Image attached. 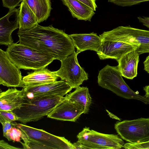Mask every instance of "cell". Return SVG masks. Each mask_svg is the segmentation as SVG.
Segmentation results:
<instances>
[{
  "mask_svg": "<svg viewBox=\"0 0 149 149\" xmlns=\"http://www.w3.org/2000/svg\"><path fill=\"white\" fill-rule=\"evenodd\" d=\"M84 109L65 97L47 115L48 118L58 120L75 122L82 113Z\"/></svg>",
  "mask_w": 149,
  "mask_h": 149,
  "instance_id": "4fadbf2b",
  "label": "cell"
},
{
  "mask_svg": "<svg viewBox=\"0 0 149 149\" xmlns=\"http://www.w3.org/2000/svg\"><path fill=\"white\" fill-rule=\"evenodd\" d=\"M19 43L50 56L60 61L75 52L69 35L63 30L38 24L29 31H18Z\"/></svg>",
  "mask_w": 149,
  "mask_h": 149,
  "instance_id": "6da1fadb",
  "label": "cell"
},
{
  "mask_svg": "<svg viewBox=\"0 0 149 149\" xmlns=\"http://www.w3.org/2000/svg\"><path fill=\"white\" fill-rule=\"evenodd\" d=\"M24 90H18L15 88L0 91V110L13 111L20 108L24 100Z\"/></svg>",
  "mask_w": 149,
  "mask_h": 149,
  "instance_id": "2e32d148",
  "label": "cell"
},
{
  "mask_svg": "<svg viewBox=\"0 0 149 149\" xmlns=\"http://www.w3.org/2000/svg\"><path fill=\"white\" fill-rule=\"evenodd\" d=\"M3 6L8 8L9 9L15 8L16 7L20 6V2L23 0H1Z\"/></svg>",
  "mask_w": 149,
  "mask_h": 149,
  "instance_id": "4316f807",
  "label": "cell"
},
{
  "mask_svg": "<svg viewBox=\"0 0 149 149\" xmlns=\"http://www.w3.org/2000/svg\"><path fill=\"white\" fill-rule=\"evenodd\" d=\"M24 98H30L35 96L56 95L63 97L72 88L65 81H59L32 86H25Z\"/></svg>",
  "mask_w": 149,
  "mask_h": 149,
  "instance_id": "8fae6325",
  "label": "cell"
},
{
  "mask_svg": "<svg viewBox=\"0 0 149 149\" xmlns=\"http://www.w3.org/2000/svg\"><path fill=\"white\" fill-rule=\"evenodd\" d=\"M118 66L107 64L100 71L97 78L98 85L117 95L127 99H135L149 104V98L132 90L124 80Z\"/></svg>",
  "mask_w": 149,
  "mask_h": 149,
  "instance_id": "5b68a950",
  "label": "cell"
},
{
  "mask_svg": "<svg viewBox=\"0 0 149 149\" xmlns=\"http://www.w3.org/2000/svg\"><path fill=\"white\" fill-rule=\"evenodd\" d=\"M3 127V135L4 136L7 132L15 126V123L6 120H0Z\"/></svg>",
  "mask_w": 149,
  "mask_h": 149,
  "instance_id": "83f0119b",
  "label": "cell"
},
{
  "mask_svg": "<svg viewBox=\"0 0 149 149\" xmlns=\"http://www.w3.org/2000/svg\"><path fill=\"white\" fill-rule=\"evenodd\" d=\"M58 77L55 71H51L45 68L35 70L23 78L25 86H32L57 81Z\"/></svg>",
  "mask_w": 149,
  "mask_h": 149,
  "instance_id": "ac0fdd59",
  "label": "cell"
},
{
  "mask_svg": "<svg viewBox=\"0 0 149 149\" xmlns=\"http://www.w3.org/2000/svg\"><path fill=\"white\" fill-rule=\"evenodd\" d=\"M109 2L122 6H130L142 2L149 1V0H108Z\"/></svg>",
  "mask_w": 149,
  "mask_h": 149,
  "instance_id": "cb8c5ba5",
  "label": "cell"
},
{
  "mask_svg": "<svg viewBox=\"0 0 149 149\" xmlns=\"http://www.w3.org/2000/svg\"><path fill=\"white\" fill-rule=\"evenodd\" d=\"M23 132L20 143L25 149H75L73 144L64 137L56 136L42 129L15 123Z\"/></svg>",
  "mask_w": 149,
  "mask_h": 149,
  "instance_id": "7a4b0ae2",
  "label": "cell"
},
{
  "mask_svg": "<svg viewBox=\"0 0 149 149\" xmlns=\"http://www.w3.org/2000/svg\"><path fill=\"white\" fill-rule=\"evenodd\" d=\"M19 118V117L13 111L0 110V120L13 122L18 121Z\"/></svg>",
  "mask_w": 149,
  "mask_h": 149,
  "instance_id": "d4e9b609",
  "label": "cell"
},
{
  "mask_svg": "<svg viewBox=\"0 0 149 149\" xmlns=\"http://www.w3.org/2000/svg\"><path fill=\"white\" fill-rule=\"evenodd\" d=\"M85 4H86L94 11H95L97 6L95 0H79Z\"/></svg>",
  "mask_w": 149,
  "mask_h": 149,
  "instance_id": "f1b7e54d",
  "label": "cell"
},
{
  "mask_svg": "<svg viewBox=\"0 0 149 149\" xmlns=\"http://www.w3.org/2000/svg\"><path fill=\"white\" fill-rule=\"evenodd\" d=\"M0 148L6 149H20L9 145L3 140H1L0 141Z\"/></svg>",
  "mask_w": 149,
  "mask_h": 149,
  "instance_id": "f546056e",
  "label": "cell"
},
{
  "mask_svg": "<svg viewBox=\"0 0 149 149\" xmlns=\"http://www.w3.org/2000/svg\"><path fill=\"white\" fill-rule=\"evenodd\" d=\"M143 89L146 93L144 96L146 97L149 98V85L144 87Z\"/></svg>",
  "mask_w": 149,
  "mask_h": 149,
  "instance_id": "d6a6232c",
  "label": "cell"
},
{
  "mask_svg": "<svg viewBox=\"0 0 149 149\" xmlns=\"http://www.w3.org/2000/svg\"><path fill=\"white\" fill-rule=\"evenodd\" d=\"M37 17L38 23L46 20L52 9L50 0H23Z\"/></svg>",
  "mask_w": 149,
  "mask_h": 149,
  "instance_id": "7402d4cb",
  "label": "cell"
},
{
  "mask_svg": "<svg viewBox=\"0 0 149 149\" xmlns=\"http://www.w3.org/2000/svg\"><path fill=\"white\" fill-rule=\"evenodd\" d=\"M139 55L134 50L126 54L117 61V66L122 76L132 79L137 76Z\"/></svg>",
  "mask_w": 149,
  "mask_h": 149,
  "instance_id": "e0dca14e",
  "label": "cell"
},
{
  "mask_svg": "<svg viewBox=\"0 0 149 149\" xmlns=\"http://www.w3.org/2000/svg\"><path fill=\"white\" fill-rule=\"evenodd\" d=\"M77 138L82 149H120L123 148L125 144L117 135L102 133L86 127L78 134Z\"/></svg>",
  "mask_w": 149,
  "mask_h": 149,
  "instance_id": "52a82bcc",
  "label": "cell"
},
{
  "mask_svg": "<svg viewBox=\"0 0 149 149\" xmlns=\"http://www.w3.org/2000/svg\"><path fill=\"white\" fill-rule=\"evenodd\" d=\"M65 97L73 102L78 104L84 109V113H87L92 102V98L87 87L76 88L73 92L67 94Z\"/></svg>",
  "mask_w": 149,
  "mask_h": 149,
  "instance_id": "44dd1931",
  "label": "cell"
},
{
  "mask_svg": "<svg viewBox=\"0 0 149 149\" xmlns=\"http://www.w3.org/2000/svg\"><path fill=\"white\" fill-rule=\"evenodd\" d=\"M65 97L43 95L24 98L19 108L13 111L19 118L18 121L23 124L38 121L47 115Z\"/></svg>",
  "mask_w": 149,
  "mask_h": 149,
  "instance_id": "3957f363",
  "label": "cell"
},
{
  "mask_svg": "<svg viewBox=\"0 0 149 149\" xmlns=\"http://www.w3.org/2000/svg\"><path fill=\"white\" fill-rule=\"evenodd\" d=\"M77 49L76 53L86 50L98 52L102 43V39L97 33L74 34L69 35Z\"/></svg>",
  "mask_w": 149,
  "mask_h": 149,
  "instance_id": "9a60e30c",
  "label": "cell"
},
{
  "mask_svg": "<svg viewBox=\"0 0 149 149\" xmlns=\"http://www.w3.org/2000/svg\"><path fill=\"white\" fill-rule=\"evenodd\" d=\"M114 127L121 138L129 143L149 141V118L118 122Z\"/></svg>",
  "mask_w": 149,
  "mask_h": 149,
  "instance_id": "ba28073f",
  "label": "cell"
},
{
  "mask_svg": "<svg viewBox=\"0 0 149 149\" xmlns=\"http://www.w3.org/2000/svg\"><path fill=\"white\" fill-rule=\"evenodd\" d=\"M17 42L8 46L6 52L10 60L19 69H40L55 60L49 55Z\"/></svg>",
  "mask_w": 149,
  "mask_h": 149,
  "instance_id": "277c9868",
  "label": "cell"
},
{
  "mask_svg": "<svg viewBox=\"0 0 149 149\" xmlns=\"http://www.w3.org/2000/svg\"><path fill=\"white\" fill-rule=\"evenodd\" d=\"M22 132L19 128L15 126L8 130L3 136L6 138L9 141H13L20 142V138Z\"/></svg>",
  "mask_w": 149,
  "mask_h": 149,
  "instance_id": "603a6c76",
  "label": "cell"
},
{
  "mask_svg": "<svg viewBox=\"0 0 149 149\" xmlns=\"http://www.w3.org/2000/svg\"><path fill=\"white\" fill-rule=\"evenodd\" d=\"M99 36L103 40L124 42L138 47L136 50L140 55L149 53V30L134 28L130 26H118L104 32Z\"/></svg>",
  "mask_w": 149,
  "mask_h": 149,
  "instance_id": "8992f818",
  "label": "cell"
},
{
  "mask_svg": "<svg viewBox=\"0 0 149 149\" xmlns=\"http://www.w3.org/2000/svg\"><path fill=\"white\" fill-rule=\"evenodd\" d=\"M19 8L9 9L8 13L0 19V45H10L13 42V32L19 28Z\"/></svg>",
  "mask_w": 149,
  "mask_h": 149,
  "instance_id": "5bb4252c",
  "label": "cell"
},
{
  "mask_svg": "<svg viewBox=\"0 0 149 149\" xmlns=\"http://www.w3.org/2000/svg\"><path fill=\"white\" fill-rule=\"evenodd\" d=\"M19 69L8 58L6 52L0 49V84L8 87H22L23 82Z\"/></svg>",
  "mask_w": 149,
  "mask_h": 149,
  "instance_id": "30bf717a",
  "label": "cell"
},
{
  "mask_svg": "<svg viewBox=\"0 0 149 149\" xmlns=\"http://www.w3.org/2000/svg\"><path fill=\"white\" fill-rule=\"evenodd\" d=\"M68 8L72 16L78 20L91 21L94 15V11L79 0H62Z\"/></svg>",
  "mask_w": 149,
  "mask_h": 149,
  "instance_id": "d6986e66",
  "label": "cell"
},
{
  "mask_svg": "<svg viewBox=\"0 0 149 149\" xmlns=\"http://www.w3.org/2000/svg\"><path fill=\"white\" fill-rule=\"evenodd\" d=\"M19 8L18 20L19 31H29L38 24V19L26 2L22 1Z\"/></svg>",
  "mask_w": 149,
  "mask_h": 149,
  "instance_id": "ffe728a7",
  "label": "cell"
},
{
  "mask_svg": "<svg viewBox=\"0 0 149 149\" xmlns=\"http://www.w3.org/2000/svg\"><path fill=\"white\" fill-rule=\"evenodd\" d=\"M123 148L126 149H149V141L139 143H127L124 144Z\"/></svg>",
  "mask_w": 149,
  "mask_h": 149,
  "instance_id": "484cf974",
  "label": "cell"
},
{
  "mask_svg": "<svg viewBox=\"0 0 149 149\" xmlns=\"http://www.w3.org/2000/svg\"><path fill=\"white\" fill-rule=\"evenodd\" d=\"M144 70L149 73V55L146 58L143 62Z\"/></svg>",
  "mask_w": 149,
  "mask_h": 149,
  "instance_id": "1f68e13d",
  "label": "cell"
},
{
  "mask_svg": "<svg viewBox=\"0 0 149 149\" xmlns=\"http://www.w3.org/2000/svg\"><path fill=\"white\" fill-rule=\"evenodd\" d=\"M75 52L61 61L60 68L56 71L57 76L66 81L72 88H76L88 79V74L79 65Z\"/></svg>",
  "mask_w": 149,
  "mask_h": 149,
  "instance_id": "9c48e42d",
  "label": "cell"
},
{
  "mask_svg": "<svg viewBox=\"0 0 149 149\" xmlns=\"http://www.w3.org/2000/svg\"><path fill=\"white\" fill-rule=\"evenodd\" d=\"M138 47L136 45L120 41L102 40L97 53L101 60L111 58L117 61L126 54L136 50Z\"/></svg>",
  "mask_w": 149,
  "mask_h": 149,
  "instance_id": "7c38bea8",
  "label": "cell"
},
{
  "mask_svg": "<svg viewBox=\"0 0 149 149\" xmlns=\"http://www.w3.org/2000/svg\"><path fill=\"white\" fill-rule=\"evenodd\" d=\"M137 18L140 22L149 28V17L139 16Z\"/></svg>",
  "mask_w": 149,
  "mask_h": 149,
  "instance_id": "4dcf8cb0",
  "label": "cell"
}]
</instances>
